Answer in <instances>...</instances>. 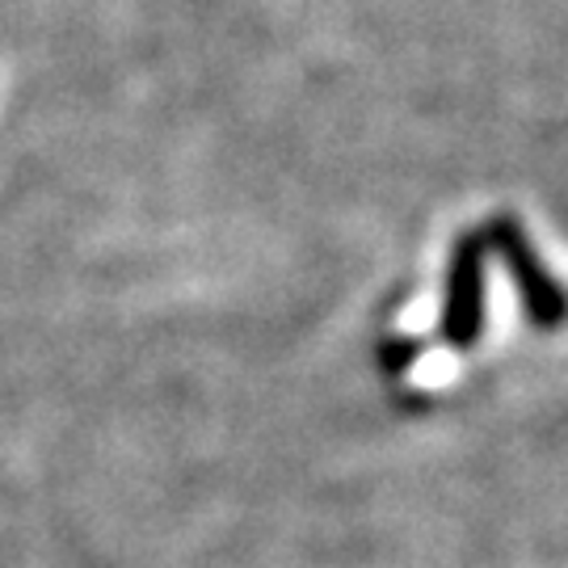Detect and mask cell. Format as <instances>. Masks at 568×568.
Segmentation results:
<instances>
[{
  "label": "cell",
  "mask_w": 568,
  "mask_h": 568,
  "mask_svg": "<svg viewBox=\"0 0 568 568\" xmlns=\"http://www.w3.org/2000/svg\"><path fill=\"white\" fill-rule=\"evenodd\" d=\"M485 244H493L501 253V262L509 265V278L523 295V307H527L530 325L539 328H560L565 321V291L551 278V270L544 265V257L535 253L530 236L523 232V224L514 215H493L488 224Z\"/></svg>",
  "instance_id": "1"
},
{
  "label": "cell",
  "mask_w": 568,
  "mask_h": 568,
  "mask_svg": "<svg viewBox=\"0 0 568 568\" xmlns=\"http://www.w3.org/2000/svg\"><path fill=\"white\" fill-rule=\"evenodd\" d=\"M485 236H464L455 244L443 300V337L455 349H471L485 333Z\"/></svg>",
  "instance_id": "2"
}]
</instances>
